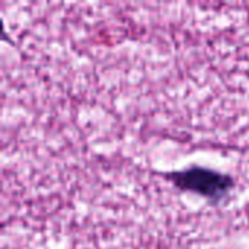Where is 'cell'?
<instances>
[{
  "label": "cell",
  "instance_id": "6da1fadb",
  "mask_svg": "<svg viewBox=\"0 0 249 249\" xmlns=\"http://www.w3.org/2000/svg\"><path fill=\"white\" fill-rule=\"evenodd\" d=\"M165 178L172 182L175 188L198 194L212 203H220L235 187V179L231 175L198 165L169 172Z\"/></svg>",
  "mask_w": 249,
  "mask_h": 249
}]
</instances>
